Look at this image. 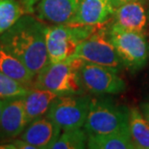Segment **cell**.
I'll use <instances>...</instances> for the list:
<instances>
[{
    "mask_svg": "<svg viewBox=\"0 0 149 149\" xmlns=\"http://www.w3.org/2000/svg\"><path fill=\"white\" fill-rule=\"evenodd\" d=\"M115 10L112 0H82L70 23L100 26L113 17Z\"/></svg>",
    "mask_w": 149,
    "mask_h": 149,
    "instance_id": "4fadbf2b",
    "label": "cell"
},
{
    "mask_svg": "<svg viewBox=\"0 0 149 149\" xmlns=\"http://www.w3.org/2000/svg\"><path fill=\"white\" fill-rule=\"evenodd\" d=\"M71 57L81 59L84 62L109 67L117 72L125 68L109 39L108 29L102 26L79 44Z\"/></svg>",
    "mask_w": 149,
    "mask_h": 149,
    "instance_id": "8992f818",
    "label": "cell"
},
{
    "mask_svg": "<svg viewBox=\"0 0 149 149\" xmlns=\"http://www.w3.org/2000/svg\"><path fill=\"white\" fill-rule=\"evenodd\" d=\"M88 138L84 128L62 131L51 149H83L88 147Z\"/></svg>",
    "mask_w": 149,
    "mask_h": 149,
    "instance_id": "ac0fdd59",
    "label": "cell"
},
{
    "mask_svg": "<svg viewBox=\"0 0 149 149\" xmlns=\"http://www.w3.org/2000/svg\"><path fill=\"white\" fill-rule=\"evenodd\" d=\"M32 87H28L0 72V99L7 101L22 98Z\"/></svg>",
    "mask_w": 149,
    "mask_h": 149,
    "instance_id": "ffe728a7",
    "label": "cell"
},
{
    "mask_svg": "<svg viewBox=\"0 0 149 149\" xmlns=\"http://www.w3.org/2000/svg\"><path fill=\"white\" fill-rule=\"evenodd\" d=\"M100 26L71 23L48 26L46 30V47L49 62H59L71 57L79 44L90 37Z\"/></svg>",
    "mask_w": 149,
    "mask_h": 149,
    "instance_id": "277c9868",
    "label": "cell"
},
{
    "mask_svg": "<svg viewBox=\"0 0 149 149\" xmlns=\"http://www.w3.org/2000/svg\"><path fill=\"white\" fill-rule=\"evenodd\" d=\"M4 103H5V101H3V100L0 99V117H1V114H2L3 107H4Z\"/></svg>",
    "mask_w": 149,
    "mask_h": 149,
    "instance_id": "cb8c5ba5",
    "label": "cell"
},
{
    "mask_svg": "<svg viewBox=\"0 0 149 149\" xmlns=\"http://www.w3.org/2000/svg\"><path fill=\"white\" fill-rule=\"evenodd\" d=\"M108 36L125 68L135 72L145 65L149 55L145 34L124 29L112 23L108 28Z\"/></svg>",
    "mask_w": 149,
    "mask_h": 149,
    "instance_id": "5b68a950",
    "label": "cell"
},
{
    "mask_svg": "<svg viewBox=\"0 0 149 149\" xmlns=\"http://www.w3.org/2000/svg\"><path fill=\"white\" fill-rule=\"evenodd\" d=\"M62 129L47 115L33 120L21 133L19 138L32 144L36 149H51Z\"/></svg>",
    "mask_w": 149,
    "mask_h": 149,
    "instance_id": "7c38bea8",
    "label": "cell"
},
{
    "mask_svg": "<svg viewBox=\"0 0 149 149\" xmlns=\"http://www.w3.org/2000/svg\"><path fill=\"white\" fill-rule=\"evenodd\" d=\"M119 72L105 66L84 62L79 69V81L84 92L95 95H116L126 89Z\"/></svg>",
    "mask_w": 149,
    "mask_h": 149,
    "instance_id": "ba28073f",
    "label": "cell"
},
{
    "mask_svg": "<svg viewBox=\"0 0 149 149\" xmlns=\"http://www.w3.org/2000/svg\"><path fill=\"white\" fill-rule=\"evenodd\" d=\"M91 98L83 94H66L52 103L47 116L62 131L83 128L90 110Z\"/></svg>",
    "mask_w": 149,
    "mask_h": 149,
    "instance_id": "52a82bcc",
    "label": "cell"
},
{
    "mask_svg": "<svg viewBox=\"0 0 149 149\" xmlns=\"http://www.w3.org/2000/svg\"><path fill=\"white\" fill-rule=\"evenodd\" d=\"M27 125L23 97L5 101L0 117V141L19 137Z\"/></svg>",
    "mask_w": 149,
    "mask_h": 149,
    "instance_id": "30bf717a",
    "label": "cell"
},
{
    "mask_svg": "<svg viewBox=\"0 0 149 149\" xmlns=\"http://www.w3.org/2000/svg\"><path fill=\"white\" fill-rule=\"evenodd\" d=\"M129 129L136 149H149V121L138 107L130 109Z\"/></svg>",
    "mask_w": 149,
    "mask_h": 149,
    "instance_id": "e0dca14e",
    "label": "cell"
},
{
    "mask_svg": "<svg viewBox=\"0 0 149 149\" xmlns=\"http://www.w3.org/2000/svg\"><path fill=\"white\" fill-rule=\"evenodd\" d=\"M62 94L57 92L32 87L23 97V104L28 124L33 120L47 114L52 103Z\"/></svg>",
    "mask_w": 149,
    "mask_h": 149,
    "instance_id": "5bb4252c",
    "label": "cell"
},
{
    "mask_svg": "<svg viewBox=\"0 0 149 149\" xmlns=\"http://www.w3.org/2000/svg\"><path fill=\"white\" fill-rule=\"evenodd\" d=\"M47 27L37 17L24 14L0 35V43L37 75L49 63L46 47Z\"/></svg>",
    "mask_w": 149,
    "mask_h": 149,
    "instance_id": "6da1fadb",
    "label": "cell"
},
{
    "mask_svg": "<svg viewBox=\"0 0 149 149\" xmlns=\"http://www.w3.org/2000/svg\"><path fill=\"white\" fill-rule=\"evenodd\" d=\"M130 109L107 97L91 99L83 128L88 135H104L128 131Z\"/></svg>",
    "mask_w": 149,
    "mask_h": 149,
    "instance_id": "7a4b0ae2",
    "label": "cell"
},
{
    "mask_svg": "<svg viewBox=\"0 0 149 149\" xmlns=\"http://www.w3.org/2000/svg\"><path fill=\"white\" fill-rule=\"evenodd\" d=\"M0 72L28 87H33L36 75L0 43Z\"/></svg>",
    "mask_w": 149,
    "mask_h": 149,
    "instance_id": "9a60e30c",
    "label": "cell"
},
{
    "mask_svg": "<svg viewBox=\"0 0 149 149\" xmlns=\"http://www.w3.org/2000/svg\"><path fill=\"white\" fill-rule=\"evenodd\" d=\"M82 0H26L27 11L34 12L42 21L52 24L70 23L77 14Z\"/></svg>",
    "mask_w": 149,
    "mask_h": 149,
    "instance_id": "9c48e42d",
    "label": "cell"
},
{
    "mask_svg": "<svg viewBox=\"0 0 149 149\" xmlns=\"http://www.w3.org/2000/svg\"><path fill=\"white\" fill-rule=\"evenodd\" d=\"M83 63V60L73 57L59 62H49L36 75L33 86L62 95L83 94L84 90L78 75Z\"/></svg>",
    "mask_w": 149,
    "mask_h": 149,
    "instance_id": "3957f363",
    "label": "cell"
},
{
    "mask_svg": "<svg viewBox=\"0 0 149 149\" xmlns=\"http://www.w3.org/2000/svg\"><path fill=\"white\" fill-rule=\"evenodd\" d=\"M0 149H36V147L18 138L0 143Z\"/></svg>",
    "mask_w": 149,
    "mask_h": 149,
    "instance_id": "44dd1931",
    "label": "cell"
},
{
    "mask_svg": "<svg viewBox=\"0 0 149 149\" xmlns=\"http://www.w3.org/2000/svg\"><path fill=\"white\" fill-rule=\"evenodd\" d=\"M88 148L91 149H136L130 130L104 135H88Z\"/></svg>",
    "mask_w": 149,
    "mask_h": 149,
    "instance_id": "2e32d148",
    "label": "cell"
},
{
    "mask_svg": "<svg viewBox=\"0 0 149 149\" xmlns=\"http://www.w3.org/2000/svg\"><path fill=\"white\" fill-rule=\"evenodd\" d=\"M139 109H141V112L142 114H143V116L149 121V102H145V103L141 104Z\"/></svg>",
    "mask_w": 149,
    "mask_h": 149,
    "instance_id": "7402d4cb",
    "label": "cell"
},
{
    "mask_svg": "<svg viewBox=\"0 0 149 149\" xmlns=\"http://www.w3.org/2000/svg\"><path fill=\"white\" fill-rule=\"evenodd\" d=\"M24 13L25 9L17 0H0V35L11 28Z\"/></svg>",
    "mask_w": 149,
    "mask_h": 149,
    "instance_id": "d6986e66",
    "label": "cell"
},
{
    "mask_svg": "<svg viewBox=\"0 0 149 149\" xmlns=\"http://www.w3.org/2000/svg\"><path fill=\"white\" fill-rule=\"evenodd\" d=\"M113 23L127 30L146 34L148 28L147 0H135L117 7L113 15Z\"/></svg>",
    "mask_w": 149,
    "mask_h": 149,
    "instance_id": "8fae6325",
    "label": "cell"
},
{
    "mask_svg": "<svg viewBox=\"0 0 149 149\" xmlns=\"http://www.w3.org/2000/svg\"><path fill=\"white\" fill-rule=\"evenodd\" d=\"M147 18H148V28H149V0L147 1Z\"/></svg>",
    "mask_w": 149,
    "mask_h": 149,
    "instance_id": "d4e9b609",
    "label": "cell"
},
{
    "mask_svg": "<svg viewBox=\"0 0 149 149\" xmlns=\"http://www.w3.org/2000/svg\"><path fill=\"white\" fill-rule=\"evenodd\" d=\"M112 1H113V7L116 9L117 7H119L120 5L124 4V3H127L130 1H135V0H112Z\"/></svg>",
    "mask_w": 149,
    "mask_h": 149,
    "instance_id": "603a6c76",
    "label": "cell"
}]
</instances>
